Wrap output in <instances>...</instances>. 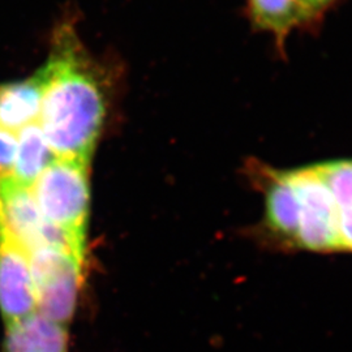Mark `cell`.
<instances>
[{
  "mask_svg": "<svg viewBox=\"0 0 352 352\" xmlns=\"http://www.w3.org/2000/svg\"><path fill=\"white\" fill-rule=\"evenodd\" d=\"M42 93L41 67L25 78L0 82V126L17 135L25 126L37 123Z\"/></svg>",
  "mask_w": 352,
  "mask_h": 352,
  "instance_id": "8",
  "label": "cell"
},
{
  "mask_svg": "<svg viewBox=\"0 0 352 352\" xmlns=\"http://www.w3.org/2000/svg\"><path fill=\"white\" fill-rule=\"evenodd\" d=\"M89 162L55 158L30 187L42 218L85 258Z\"/></svg>",
  "mask_w": 352,
  "mask_h": 352,
  "instance_id": "3",
  "label": "cell"
},
{
  "mask_svg": "<svg viewBox=\"0 0 352 352\" xmlns=\"http://www.w3.org/2000/svg\"><path fill=\"white\" fill-rule=\"evenodd\" d=\"M55 158L38 123L30 124L16 135V154L11 176L21 186L30 188Z\"/></svg>",
  "mask_w": 352,
  "mask_h": 352,
  "instance_id": "10",
  "label": "cell"
},
{
  "mask_svg": "<svg viewBox=\"0 0 352 352\" xmlns=\"http://www.w3.org/2000/svg\"><path fill=\"white\" fill-rule=\"evenodd\" d=\"M37 314L68 327L75 316L82 282L84 258L60 247H45L29 254Z\"/></svg>",
  "mask_w": 352,
  "mask_h": 352,
  "instance_id": "4",
  "label": "cell"
},
{
  "mask_svg": "<svg viewBox=\"0 0 352 352\" xmlns=\"http://www.w3.org/2000/svg\"><path fill=\"white\" fill-rule=\"evenodd\" d=\"M244 16L256 33L272 38L282 55L289 37L302 32L300 0H244Z\"/></svg>",
  "mask_w": 352,
  "mask_h": 352,
  "instance_id": "7",
  "label": "cell"
},
{
  "mask_svg": "<svg viewBox=\"0 0 352 352\" xmlns=\"http://www.w3.org/2000/svg\"><path fill=\"white\" fill-rule=\"evenodd\" d=\"M263 199V213L248 236L282 253L352 254V157L294 167L258 158L243 166Z\"/></svg>",
  "mask_w": 352,
  "mask_h": 352,
  "instance_id": "1",
  "label": "cell"
},
{
  "mask_svg": "<svg viewBox=\"0 0 352 352\" xmlns=\"http://www.w3.org/2000/svg\"><path fill=\"white\" fill-rule=\"evenodd\" d=\"M36 312L29 254L0 219V315L8 327Z\"/></svg>",
  "mask_w": 352,
  "mask_h": 352,
  "instance_id": "6",
  "label": "cell"
},
{
  "mask_svg": "<svg viewBox=\"0 0 352 352\" xmlns=\"http://www.w3.org/2000/svg\"><path fill=\"white\" fill-rule=\"evenodd\" d=\"M1 352H69L67 327L36 312L6 327Z\"/></svg>",
  "mask_w": 352,
  "mask_h": 352,
  "instance_id": "9",
  "label": "cell"
},
{
  "mask_svg": "<svg viewBox=\"0 0 352 352\" xmlns=\"http://www.w3.org/2000/svg\"><path fill=\"white\" fill-rule=\"evenodd\" d=\"M110 67L85 46L78 16L68 11L50 36L38 126L56 158L90 162L106 115Z\"/></svg>",
  "mask_w": 352,
  "mask_h": 352,
  "instance_id": "2",
  "label": "cell"
},
{
  "mask_svg": "<svg viewBox=\"0 0 352 352\" xmlns=\"http://www.w3.org/2000/svg\"><path fill=\"white\" fill-rule=\"evenodd\" d=\"M16 154V135L0 126V177L12 175Z\"/></svg>",
  "mask_w": 352,
  "mask_h": 352,
  "instance_id": "12",
  "label": "cell"
},
{
  "mask_svg": "<svg viewBox=\"0 0 352 352\" xmlns=\"http://www.w3.org/2000/svg\"><path fill=\"white\" fill-rule=\"evenodd\" d=\"M343 0H300L302 32L317 33L327 14L336 10Z\"/></svg>",
  "mask_w": 352,
  "mask_h": 352,
  "instance_id": "11",
  "label": "cell"
},
{
  "mask_svg": "<svg viewBox=\"0 0 352 352\" xmlns=\"http://www.w3.org/2000/svg\"><path fill=\"white\" fill-rule=\"evenodd\" d=\"M0 219L28 254L45 247L67 248L78 254L63 235L42 218L32 189L17 183L12 176L0 177Z\"/></svg>",
  "mask_w": 352,
  "mask_h": 352,
  "instance_id": "5",
  "label": "cell"
}]
</instances>
